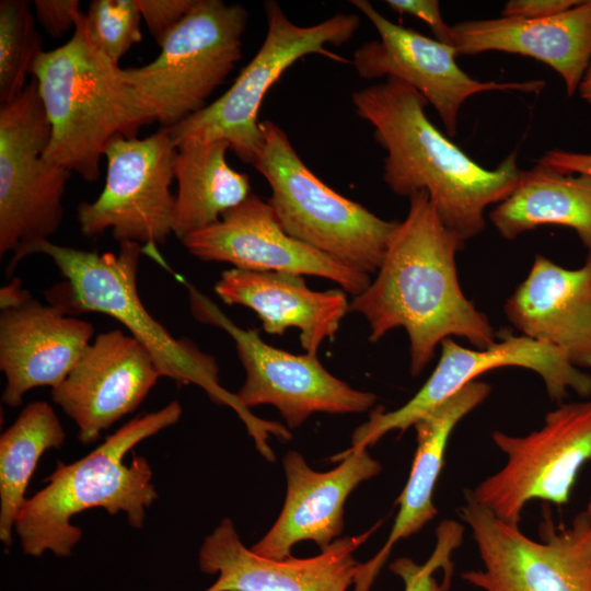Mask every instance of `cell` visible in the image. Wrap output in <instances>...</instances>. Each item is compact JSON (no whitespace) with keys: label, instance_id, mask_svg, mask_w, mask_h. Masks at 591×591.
Listing matches in <instances>:
<instances>
[{"label":"cell","instance_id":"1","mask_svg":"<svg viewBox=\"0 0 591 591\" xmlns=\"http://www.w3.org/2000/svg\"><path fill=\"white\" fill-rule=\"evenodd\" d=\"M465 240L441 220L429 195L409 197L376 277L350 302L369 324V340L404 328L412 375L420 374L447 338H465L475 348L496 343L493 325L460 285L456 254Z\"/></svg>","mask_w":591,"mask_h":591},{"label":"cell","instance_id":"2","mask_svg":"<svg viewBox=\"0 0 591 591\" xmlns=\"http://www.w3.org/2000/svg\"><path fill=\"white\" fill-rule=\"evenodd\" d=\"M351 102L386 151L383 181L391 192L408 198L426 192L443 223L465 241L484 231L486 209L519 182L517 152L494 170L483 167L431 123L428 101L395 77L355 91Z\"/></svg>","mask_w":591,"mask_h":591},{"label":"cell","instance_id":"3","mask_svg":"<svg viewBox=\"0 0 591 591\" xmlns=\"http://www.w3.org/2000/svg\"><path fill=\"white\" fill-rule=\"evenodd\" d=\"M143 247L134 242L119 244L118 253L86 251L44 240L24 245L13 253L8 266H15L31 254L51 258L66 282L50 289L51 303L72 315L85 312L106 314L121 323L152 355L162 376L177 385L195 384L219 405L232 408L245 425L259 453L274 461L270 436L291 439L281 424L262 419L244 407L235 393L220 385L216 358L201 351L187 338H175L143 305L137 286V273Z\"/></svg>","mask_w":591,"mask_h":591},{"label":"cell","instance_id":"4","mask_svg":"<svg viewBox=\"0 0 591 591\" xmlns=\"http://www.w3.org/2000/svg\"><path fill=\"white\" fill-rule=\"evenodd\" d=\"M183 409L177 401L138 416L108 436L84 457L66 464L58 461L45 478L47 485L26 498L14 524L22 551L40 557L51 552L68 557L82 537L71 518L92 508L111 515L124 512L128 523L142 528L146 510L158 498L152 470L143 456H124L136 444L176 424Z\"/></svg>","mask_w":591,"mask_h":591},{"label":"cell","instance_id":"5","mask_svg":"<svg viewBox=\"0 0 591 591\" xmlns=\"http://www.w3.org/2000/svg\"><path fill=\"white\" fill-rule=\"evenodd\" d=\"M31 74L51 126L44 160L86 182L99 179L101 159L115 136L137 138L141 127L157 121L123 68L92 44L82 12L71 38L44 50Z\"/></svg>","mask_w":591,"mask_h":591},{"label":"cell","instance_id":"6","mask_svg":"<svg viewBox=\"0 0 591 591\" xmlns=\"http://www.w3.org/2000/svg\"><path fill=\"white\" fill-rule=\"evenodd\" d=\"M260 128L252 165L270 186L267 201L285 232L359 271L376 273L399 221L384 220L327 186L278 124L265 119Z\"/></svg>","mask_w":591,"mask_h":591},{"label":"cell","instance_id":"7","mask_svg":"<svg viewBox=\"0 0 591 591\" xmlns=\"http://www.w3.org/2000/svg\"><path fill=\"white\" fill-rule=\"evenodd\" d=\"M264 9L267 32L259 49L220 97L167 128L175 148L186 142L224 140L240 160L252 165L263 141L259 108L282 73L299 59L314 54L350 63L326 46L349 42L360 26L358 14L338 12L316 24L301 26L286 15L277 1H265Z\"/></svg>","mask_w":591,"mask_h":591},{"label":"cell","instance_id":"8","mask_svg":"<svg viewBox=\"0 0 591 591\" xmlns=\"http://www.w3.org/2000/svg\"><path fill=\"white\" fill-rule=\"evenodd\" d=\"M248 13L237 3L196 0L160 45L151 62L123 69L162 128H170L207 106L242 57Z\"/></svg>","mask_w":591,"mask_h":591},{"label":"cell","instance_id":"9","mask_svg":"<svg viewBox=\"0 0 591 591\" xmlns=\"http://www.w3.org/2000/svg\"><path fill=\"white\" fill-rule=\"evenodd\" d=\"M464 495L459 513L472 531L483 569L462 573L463 580L484 591H591L590 514L580 512L568 526L544 515L535 541L477 502L470 490Z\"/></svg>","mask_w":591,"mask_h":591},{"label":"cell","instance_id":"10","mask_svg":"<svg viewBox=\"0 0 591 591\" xmlns=\"http://www.w3.org/2000/svg\"><path fill=\"white\" fill-rule=\"evenodd\" d=\"M51 126L33 78L0 107V256L49 240L61 225L71 172L46 162Z\"/></svg>","mask_w":591,"mask_h":591},{"label":"cell","instance_id":"11","mask_svg":"<svg viewBox=\"0 0 591 591\" xmlns=\"http://www.w3.org/2000/svg\"><path fill=\"white\" fill-rule=\"evenodd\" d=\"M175 152L167 128L143 139L115 136L104 152L102 193L94 201L78 206L82 235L92 237L111 229L119 244L138 243L144 254L166 266L158 245L173 233Z\"/></svg>","mask_w":591,"mask_h":591},{"label":"cell","instance_id":"12","mask_svg":"<svg viewBox=\"0 0 591 591\" xmlns=\"http://www.w3.org/2000/svg\"><path fill=\"white\" fill-rule=\"evenodd\" d=\"M491 438L507 461L470 494L500 520L519 525L531 500L569 501L581 467L591 460V401L560 403L541 429L526 436L497 430Z\"/></svg>","mask_w":591,"mask_h":591},{"label":"cell","instance_id":"13","mask_svg":"<svg viewBox=\"0 0 591 591\" xmlns=\"http://www.w3.org/2000/svg\"><path fill=\"white\" fill-rule=\"evenodd\" d=\"M182 281L195 318L221 328L234 340L246 372L235 395L247 409L273 405L289 428H298L315 413H363L374 405L373 393L356 390L329 373L316 355H294L266 344L257 329L239 327L208 297Z\"/></svg>","mask_w":591,"mask_h":591},{"label":"cell","instance_id":"14","mask_svg":"<svg viewBox=\"0 0 591 591\" xmlns=\"http://www.w3.org/2000/svg\"><path fill=\"white\" fill-rule=\"evenodd\" d=\"M519 367L537 373L551 399L558 403L569 391L581 397L591 395V375L576 368L566 354L525 335L506 336L486 348L470 349L447 338L441 343L437 367L420 390L402 407L371 412L368 421L352 434L349 451L368 449L392 430L404 431L484 373Z\"/></svg>","mask_w":591,"mask_h":591},{"label":"cell","instance_id":"15","mask_svg":"<svg viewBox=\"0 0 591 591\" xmlns=\"http://www.w3.org/2000/svg\"><path fill=\"white\" fill-rule=\"evenodd\" d=\"M350 3L379 34L355 50L351 62L358 76L368 80L395 77L413 86L433 106L448 137L456 136L460 109L471 96L488 91L537 93L544 86L542 80L478 81L459 67L454 47L395 24L368 0Z\"/></svg>","mask_w":591,"mask_h":591},{"label":"cell","instance_id":"16","mask_svg":"<svg viewBox=\"0 0 591 591\" xmlns=\"http://www.w3.org/2000/svg\"><path fill=\"white\" fill-rule=\"evenodd\" d=\"M204 262L229 263L252 271H281L332 280L354 297L371 282L370 275L290 236L267 200L251 194L218 222L181 241Z\"/></svg>","mask_w":591,"mask_h":591},{"label":"cell","instance_id":"17","mask_svg":"<svg viewBox=\"0 0 591 591\" xmlns=\"http://www.w3.org/2000/svg\"><path fill=\"white\" fill-rule=\"evenodd\" d=\"M162 376L152 355L120 329L99 334L53 401L79 428L83 444L135 412Z\"/></svg>","mask_w":591,"mask_h":591},{"label":"cell","instance_id":"18","mask_svg":"<svg viewBox=\"0 0 591 591\" xmlns=\"http://www.w3.org/2000/svg\"><path fill=\"white\" fill-rule=\"evenodd\" d=\"M334 541L316 556L262 557L240 540L231 519H223L199 551L202 572L218 575L205 591H347L360 571L354 553L379 528Z\"/></svg>","mask_w":591,"mask_h":591},{"label":"cell","instance_id":"19","mask_svg":"<svg viewBox=\"0 0 591 591\" xmlns=\"http://www.w3.org/2000/svg\"><path fill=\"white\" fill-rule=\"evenodd\" d=\"M94 326L43 304L30 292L0 312V370L5 376L2 402L19 407L38 386H58L92 344Z\"/></svg>","mask_w":591,"mask_h":591},{"label":"cell","instance_id":"20","mask_svg":"<svg viewBox=\"0 0 591 591\" xmlns=\"http://www.w3.org/2000/svg\"><path fill=\"white\" fill-rule=\"evenodd\" d=\"M339 464L327 472L312 470L297 451L283 456L287 494L282 510L270 530L251 548L269 559H285L294 544L313 541L321 551L344 528V505L356 487L381 471L368 449L335 454Z\"/></svg>","mask_w":591,"mask_h":591},{"label":"cell","instance_id":"21","mask_svg":"<svg viewBox=\"0 0 591 591\" xmlns=\"http://www.w3.org/2000/svg\"><path fill=\"white\" fill-rule=\"evenodd\" d=\"M503 311L522 335L563 350L578 369L591 368V252L575 269L535 255Z\"/></svg>","mask_w":591,"mask_h":591},{"label":"cell","instance_id":"22","mask_svg":"<svg viewBox=\"0 0 591 591\" xmlns=\"http://www.w3.org/2000/svg\"><path fill=\"white\" fill-rule=\"evenodd\" d=\"M452 31L457 56L503 51L534 58L561 77L569 96L591 61V0L549 18L461 21Z\"/></svg>","mask_w":591,"mask_h":591},{"label":"cell","instance_id":"23","mask_svg":"<svg viewBox=\"0 0 591 591\" xmlns=\"http://www.w3.org/2000/svg\"><path fill=\"white\" fill-rule=\"evenodd\" d=\"M213 289L224 303L254 311L268 334L298 328L301 346L310 355L336 335L350 311L344 290H312L304 276L292 273L232 268L221 274Z\"/></svg>","mask_w":591,"mask_h":591},{"label":"cell","instance_id":"24","mask_svg":"<svg viewBox=\"0 0 591 591\" xmlns=\"http://www.w3.org/2000/svg\"><path fill=\"white\" fill-rule=\"evenodd\" d=\"M489 393L488 383L475 380L413 425L417 449L408 480L397 499V515L384 546L371 560L361 565L357 577L359 582L372 586L394 544L417 533L437 514L432 497L450 434L460 420L482 404Z\"/></svg>","mask_w":591,"mask_h":591},{"label":"cell","instance_id":"25","mask_svg":"<svg viewBox=\"0 0 591 591\" xmlns=\"http://www.w3.org/2000/svg\"><path fill=\"white\" fill-rule=\"evenodd\" d=\"M489 220L509 241L543 225L567 227L591 252V177L538 161L522 170L512 193L490 210Z\"/></svg>","mask_w":591,"mask_h":591},{"label":"cell","instance_id":"26","mask_svg":"<svg viewBox=\"0 0 591 591\" xmlns=\"http://www.w3.org/2000/svg\"><path fill=\"white\" fill-rule=\"evenodd\" d=\"M229 149L224 140L186 142L176 148L173 234L179 241L218 222L252 194L248 176L228 164Z\"/></svg>","mask_w":591,"mask_h":591},{"label":"cell","instance_id":"27","mask_svg":"<svg viewBox=\"0 0 591 591\" xmlns=\"http://www.w3.org/2000/svg\"><path fill=\"white\" fill-rule=\"evenodd\" d=\"M66 432L54 408L44 401L27 404L0 437V541L10 546L25 491L39 459L60 448Z\"/></svg>","mask_w":591,"mask_h":591},{"label":"cell","instance_id":"28","mask_svg":"<svg viewBox=\"0 0 591 591\" xmlns=\"http://www.w3.org/2000/svg\"><path fill=\"white\" fill-rule=\"evenodd\" d=\"M42 38L25 0L0 1V105L12 102L26 86Z\"/></svg>","mask_w":591,"mask_h":591},{"label":"cell","instance_id":"29","mask_svg":"<svg viewBox=\"0 0 591 591\" xmlns=\"http://www.w3.org/2000/svg\"><path fill=\"white\" fill-rule=\"evenodd\" d=\"M140 19L138 0H94L83 13L90 40L116 65L141 42Z\"/></svg>","mask_w":591,"mask_h":591},{"label":"cell","instance_id":"30","mask_svg":"<svg viewBox=\"0 0 591 591\" xmlns=\"http://www.w3.org/2000/svg\"><path fill=\"white\" fill-rule=\"evenodd\" d=\"M464 528L453 520L442 521L436 531V546L428 560L418 565L409 558L394 560L390 569L404 581V591H447L451 577L439 584L434 577L438 570H452L451 556L461 545Z\"/></svg>","mask_w":591,"mask_h":591},{"label":"cell","instance_id":"31","mask_svg":"<svg viewBox=\"0 0 591 591\" xmlns=\"http://www.w3.org/2000/svg\"><path fill=\"white\" fill-rule=\"evenodd\" d=\"M196 0H138L141 16L160 46L167 34L183 20Z\"/></svg>","mask_w":591,"mask_h":591},{"label":"cell","instance_id":"32","mask_svg":"<svg viewBox=\"0 0 591 591\" xmlns=\"http://www.w3.org/2000/svg\"><path fill=\"white\" fill-rule=\"evenodd\" d=\"M38 23L53 37H61L76 27L81 13L78 0H35Z\"/></svg>","mask_w":591,"mask_h":591},{"label":"cell","instance_id":"33","mask_svg":"<svg viewBox=\"0 0 591 591\" xmlns=\"http://www.w3.org/2000/svg\"><path fill=\"white\" fill-rule=\"evenodd\" d=\"M385 3L398 14H408L422 20L437 40L452 46V26L443 20L438 0H386Z\"/></svg>","mask_w":591,"mask_h":591},{"label":"cell","instance_id":"34","mask_svg":"<svg viewBox=\"0 0 591 591\" xmlns=\"http://www.w3.org/2000/svg\"><path fill=\"white\" fill-rule=\"evenodd\" d=\"M580 0H510L506 2L501 16L520 19H544L565 12Z\"/></svg>","mask_w":591,"mask_h":591},{"label":"cell","instance_id":"35","mask_svg":"<svg viewBox=\"0 0 591 591\" xmlns=\"http://www.w3.org/2000/svg\"><path fill=\"white\" fill-rule=\"evenodd\" d=\"M540 161L563 173L580 174L591 177V153H577L556 149L546 152Z\"/></svg>","mask_w":591,"mask_h":591},{"label":"cell","instance_id":"36","mask_svg":"<svg viewBox=\"0 0 591 591\" xmlns=\"http://www.w3.org/2000/svg\"><path fill=\"white\" fill-rule=\"evenodd\" d=\"M578 93L584 102L591 104V61L579 84Z\"/></svg>","mask_w":591,"mask_h":591},{"label":"cell","instance_id":"37","mask_svg":"<svg viewBox=\"0 0 591 591\" xmlns=\"http://www.w3.org/2000/svg\"><path fill=\"white\" fill-rule=\"evenodd\" d=\"M588 514L591 515V499L589 500L588 505H587V508L584 510Z\"/></svg>","mask_w":591,"mask_h":591}]
</instances>
